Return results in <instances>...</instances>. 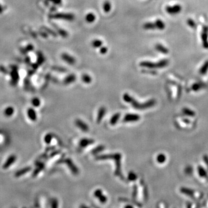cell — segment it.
Returning <instances> with one entry per match:
<instances>
[{"label": "cell", "mask_w": 208, "mask_h": 208, "mask_svg": "<svg viewBox=\"0 0 208 208\" xmlns=\"http://www.w3.org/2000/svg\"><path fill=\"white\" fill-rule=\"evenodd\" d=\"M123 99L125 102L130 103L134 108L137 109H146L147 108H150L153 107L156 103V101L153 99H150L143 103H138L135 99H133L131 95H129L127 93H125L123 95Z\"/></svg>", "instance_id": "1"}, {"label": "cell", "mask_w": 208, "mask_h": 208, "mask_svg": "<svg viewBox=\"0 0 208 208\" xmlns=\"http://www.w3.org/2000/svg\"><path fill=\"white\" fill-rule=\"evenodd\" d=\"M174 121L176 127L181 129H191L195 126V122L193 121L192 118L184 116L176 117Z\"/></svg>", "instance_id": "2"}, {"label": "cell", "mask_w": 208, "mask_h": 208, "mask_svg": "<svg viewBox=\"0 0 208 208\" xmlns=\"http://www.w3.org/2000/svg\"><path fill=\"white\" fill-rule=\"evenodd\" d=\"M114 159L115 161V164L116 165V169L115 170V174L118 176L120 178L124 179L122 176V174L121 171V155L119 153L112 154H105V155H101L96 157V159L98 160H103V159Z\"/></svg>", "instance_id": "3"}, {"label": "cell", "mask_w": 208, "mask_h": 208, "mask_svg": "<svg viewBox=\"0 0 208 208\" xmlns=\"http://www.w3.org/2000/svg\"><path fill=\"white\" fill-rule=\"evenodd\" d=\"M179 190L182 194L188 197H190L195 200H200L203 197V192L200 191L195 190L185 187H181Z\"/></svg>", "instance_id": "4"}, {"label": "cell", "mask_w": 208, "mask_h": 208, "mask_svg": "<svg viewBox=\"0 0 208 208\" xmlns=\"http://www.w3.org/2000/svg\"><path fill=\"white\" fill-rule=\"evenodd\" d=\"M169 97L172 101H177L180 96L181 90L180 87L175 84L171 83L169 87Z\"/></svg>", "instance_id": "5"}, {"label": "cell", "mask_w": 208, "mask_h": 208, "mask_svg": "<svg viewBox=\"0 0 208 208\" xmlns=\"http://www.w3.org/2000/svg\"><path fill=\"white\" fill-rule=\"evenodd\" d=\"M167 61L161 60L157 63L152 62L150 61H142L140 63V66L142 67H146L148 68H162L167 65Z\"/></svg>", "instance_id": "6"}, {"label": "cell", "mask_w": 208, "mask_h": 208, "mask_svg": "<svg viewBox=\"0 0 208 208\" xmlns=\"http://www.w3.org/2000/svg\"><path fill=\"white\" fill-rule=\"evenodd\" d=\"M196 172L198 176L203 183H206L208 181V172L204 168V166L198 165L196 168Z\"/></svg>", "instance_id": "7"}, {"label": "cell", "mask_w": 208, "mask_h": 208, "mask_svg": "<svg viewBox=\"0 0 208 208\" xmlns=\"http://www.w3.org/2000/svg\"><path fill=\"white\" fill-rule=\"evenodd\" d=\"M166 12L170 15H175L181 10V5L179 4H174V5H168L165 7Z\"/></svg>", "instance_id": "8"}, {"label": "cell", "mask_w": 208, "mask_h": 208, "mask_svg": "<svg viewBox=\"0 0 208 208\" xmlns=\"http://www.w3.org/2000/svg\"><path fill=\"white\" fill-rule=\"evenodd\" d=\"M52 17L56 19H62L68 21H72L75 18V16L72 13H56L52 16Z\"/></svg>", "instance_id": "9"}, {"label": "cell", "mask_w": 208, "mask_h": 208, "mask_svg": "<svg viewBox=\"0 0 208 208\" xmlns=\"http://www.w3.org/2000/svg\"><path fill=\"white\" fill-rule=\"evenodd\" d=\"M140 116L136 114H127L125 116L123 121L125 122H135L140 119Z\"/></svg>", "instance_id": "10"}, {"label": "cell", "mask_w": 208, "mask_h": 208, "mask_svg": "<svg viewBox=\"0 0 208 208\" xmlns=\"http://www.w3.org/2000/svg\"><path fill=\"white\" fill-rule=\"evenodd\" d=\"M181 112H182L183 116L188 117L194 118L196 116L195 112L187 107H183L181 110Z\"/></svg>", "instance_id": "11"}, {"label": "cell", "mask_w": 208, "mask_h": 208, "mask_svg": "<svg viewBox=\"0 0 208 208\" xmlns=\"http://www.w3.org/2000/svg\"><path fill=\"white\" fill-rule=\"evenodd\" d=\"M61 58L66 63L73 65L76 62V60L74 57L67 53H62L61 54Z\"/></svg>", "instance_id": "12"}, {"label": "cell", "mask_w": 208, "mask_h": 208, "mask_svg": "<svg viewBox=\"0 0 208 208\" xmlns=\"http://www.w3.org/2000/svg\"><path fill=\"white\" fill-rule=\"evenodd\" d=\"M16 160V156L15 155H10L8 159H6V161H5V162L3 164V166H2V168L3 169H8V168L10 167V166L13 164L15 161Z\"/></svg>", "instance_id": "13"}, {"label": "cell", "mask_w": 208, "mask_h": 208, "mask_svg": "<svg viewBox=\"0 0 208 208\" xmlns=\"http://www.w3.org/2000/svg\"><path fill=\"white\" fill-rule=\"evenodd\" d=\"M204 88V84L199 83H194L190 87H188V91L190 92H198Z\"/></svg>", "instance_id": "14"}, {"label": "cell", "mask_w": 208, "mask_h": 208, "mask_svg": "<svg viewBox=\"0 0 208 208\" xmlns=\"http://www.w3.org/2000/svg\"><path fill=\"white\" fill-rule=\"evenodd\" d=\"M75 124L77 127H79L81 131L84 132H87L88 131V126L83 121L80 119H77L75 121Z\"/></svg>", "instance_id": "15"}, {"label": "cell", "mask_w": 208, "mask_h": 208, "mask_svg": "<svg viewBox=\"0 0 208 208\" xmlns=\"http://www.w3.org/2000/svg\"><path fill=\"white\" fill-rule=\"evenodd\" d=\"M94 196L95 197L98 198V199L99 200V201L102 203H105L107 200V198L103 195L102 191L99 189L96 190L94 192Z\"/></svg>", "instance_id": "16"}, {"label": "cell", "mask_w": 208, "mask_h": 208, "mask_svg": "<svg viewBox=\"0 0 208 208\" xmlns=\"http://www.w3.org/2000/svg\"><path fill=\"white\" fill-rule=\"evenodd\" d=\"M94 142V140L92 139H86V138H84L83 139H81L79 143V146L80 148H84L90 144H93V143Z\"/></svg>", "instance_id": "17"}, {"label": "cell", "mask_w": 208, "mask_h": 208, "mask_svg": "<svg viewBox=\"0 0 208 208\" xmlns=\"http://www.w3.org/2000/svg\"><path fill=\"white\" fill-rule=\"evenodd\" d=\"M27 115L29 118L33 121H36V114L35 110L32 108H29L27 110Z\"/></svg>", "instance_id": "18"}, {"label": "cell", "mask_w": 208, "mask_h": 208, "mask_svg": "<svg viewBox=\"0 0 208 208\" xmlns=\"http://www.w3.org/2000/svg\"><path fill=\"white\" fill-rule=\"evenodd\" d=\"M31 168L29 167V166L22 168V169L17 170V171L15 173L14 175H15V176L17 177H20V176H21V175H23V174H25V173L29 172V171L31 170Z\"/></svg>", "instance_id": "19"}, {"label": "cell", "mask_w": 208, "mask_h": 208, "mask_svg": "<svg viewBox=\"0 0 208 208\" xmlns=\"http://www.w3.org/2000/svg\"><path fill=\"white\" fill-rule=\"evenodd\" d=\"M105 113H106V109L105 107H102L99 109L98 113L97 118H96V122L98 123H99L101 122V121L102 119V118L103 117Z\"/></svg>", "instance_id": "20"}, {"label": "cell", "mask_w": 208, "mask_h": 208, "mask_svg": "<svg viewBox=\"0 0 208 208\" xmlns=\"http://www.w3.org/2000/svg\"><path fill=\"white\" fill-rule=\"evenodd\" d=\"M95 19H96L95 15L93 13H91V12L87 13L85 17L86 21L88 23H93L95 20Z\"/></svg>", "instance_id": "21"}, {"label": "cell", "mask_w": 208, "mask_h": 208, "mask_svg": "<svg viewBox=\"0 0 208 208\" xmlns=\"http://www.w3.org/2000/svg\"><path fill=\"white\" fill-rule=\"evenodd\" d=\"M155 49L156 50H157L158 51H159L161 53L166 54L168 53V50L167 49V48L165 47L163 45H162L161 44H157L155 46Z\"/></svg>", "instance_id": "22"}, {"label": "cell", "mask_w": 208, "mask_h": 208, "mask_svg": "<svg viewBox=\"0 0 208 208\" xmlns=\"http://www.w3.org/2000/svg\"><path fill=\"white\" fill-rule=\"evenodd\" d=\"M143 27L144 29H146V30H152V29H156L155 23H152V22H147V23H144L143 25Z\"/></svg>", "instance_id": "23"}, {"label": "cell", "mask_w": 208, "mask_h": 208, "mask_svg": "<svg viewBox=\"0 0 208 208\" xmlns=\"http://www.w3.org/2000/svg\"><path fill=\"white\" fill-rule=\"evenodd\" d=\"M76 80V76L73 74H71L68 75L65 79H64V83L65 84H70L71 83L75 81Z\"/></svg>", "instance_id": "24"}, {"label": "cell", "mask_w": 208, "mask_h": 208, "mask_svg": "<svg viewBox=\"0 0 208 208\" xmlns=\"http://www.w3.org/2000/svg\"><path fill=\"white\" fill-rule=\"evenodd\" d=\"M155 25L157 29H158L159 30H162L165 28V25L164 24V23L163 22L162 20H160V19H157L155 22Z\"/></svg>", "instance_id": "25"}, {"label": "cell", "mask_w": 208, "mask_h": 208, "mask_svg": "<svg viewBox=\"0 0 208 208\" xmlns=\"http://www.w3.org/2000/svg\"><path fill=\"white\" fill-rule=\"evenodd\" d=\"M156 160L159 164H164L166 161V157L164 154H159L156 157Z\"/></svg>", "instance_id": "26"}, {"label": "cell", "mask_w": 208, "mask_h": 208, "mask_svg": "<svg viewBox=\"0 0 208 208\" xmlns=\"http://www.w3.org/2000/svg\"><path fill=\"white\" fill-rule=\"evenodd\" d=\"M112 9V5L108 1H106L103 3V9L105 13H108Z\"/></svg>", "instance_id": "27"}, {"label": "cell", "mask_w": 208, "mask_h": 208, "mask_svg": "<svg viewBox=\"0 0 208 208\" xmlns=\"http://www.w3.org/2000/svg\"><path fill=\"white\" fill-rule=\"evenodd\" d=\"M103 42L100 39H94L91 42V45L94 48H100L101 46H102Z\"/></svg>", "instance_id": "28"}, {"label": "cell", "mask_w": 208, "mask_h": 208, "mask_svg": "<svg viewBox=\"0 0 208 208\" xmlns=\"http://www.w3.org/2000/svg\"><path fill=\"white\" fill-rule=\"evenodd\" d=\"M14 113V108L12 106H9L4 110V114L6 117H10Z\"/></svg>", "instance_id": "29"}, {"label": "cell", "mask_w": 208, "mask_h": 208, "mask_svg": "<svg viewBox=\"0 0 208 208\" xmlns=\"http://www.w3.org/2000/svg\"><path fill=\"white\" fill-rule=\"evenodd\" d=\"M120 117V113H116L115 114H114L113 116V117L110 118V123L112 125H114L115 124H116L119 119Z\"/></svg>", "instance_id": "30"}, {"label": "cell", "mask_w": 208, "mask_h": 208, "mask_svg": "<svg viewBox=\"0 0 208 208\" xmlns=\"http://www.w3.org/2000/svg\"><path fill=\"white\" fill-rule=\"evenodd\" d=\"M81 80L83 82L87 83V84H88L90 83H91L92 79H91V77H90V75H87V74H84L82 75L81 76Z\"/></svg>", "instance_id": "31"}, {"label": "cell", "mask_w": 208, "mask_h": 208, "mask_svg": "<svg viewBox=\"0 0 208 208\" xmlns=\"http://www.w3.org/2000/svg\"><path fill=\"white\" fill-rule=\"evenodd\" d=\"M202 161L204 164V168L208 172V155H204L202 157Z\"/></svg>", "instance_id": "32"}, {"label": "cell", "mask_w": 208, "mask_h": 208, "mask_svg": "<svg viewBox=\"0 0 208 208\" xmlns=\"http://www.w3.org/2000/svg\"><path fill=\"white\" fill-rule=\"evenodd\" d=\"M43 168H44V165L42 164H40V165H39V166H38L37 168H36V169L35 170V171L34 172V173H33V176H35L36 174H38L39 173V172L43 169Z\"/></svg>", "instance_id": "33"}, {"label": "cell", "mask_w": 208, "mask_h": 208, "mask_svg": "<svg viewBox=\"0 0 208 208\" xmlns=\"http://www.w3.org/2000/svg\"><path fill=\"white\" fill-rule=\"evenodd\" d=\"M32 105L35 106V107H38L40 104V101L39 100V98H34L32 100Z\"/></svg>", "instance_id": "34"}, {"label": "cell", "mask_w": 208, "mask_h": 208, "mask_svg": "<svg viewBox=\"0 0 208 208\" xmlns=\"http://www.w3.org/2000/svg\"><path fill=\"white\" fill-rule=\"evenodd\" d=\"M207 69H208V62H206L201 67L200 70V73L202 75H203V73H205L207 71Z\"/></svg>", "instance_id": "35"}, {"label": "cell", "mask_w": 208, "mask_h": 208, "mask_svg": "<svg viewBox=\"0 0 208 208\" xmlns=\"http://www.w3.org/2000/svg\"><path fill=\"white\" fill-rule=\"evenodd\" d=\"M57 30H58V33L60 34V35L64 37V38H66V37L68 35V32H67L66 31L64 30V29H61V28H60V29L57 28Z\"/></svg>", "instance_id": "36"}, {"label": "cell", "mask_w": 208, "mask_h": 208, "mask_svg": "<svg viewBox=\"0 0 208 208\" xmlns=\"http://www.w3.org/2000/svg\"><path fill=\"white\" fill-rule=\"evenodd\" d=\"M51 139H52V136L50 133L47 134L44 138V140L47 144H49L51 141Z\"/></svg>", "instance_id": "37"}, {"label": "cell", "mask_w": 208, "mask_h": 208, "mask_svg": "<svg viewBox=\"0 0 208 208\" xmlns=\"http://www.w3.org/2000/svg\"><path fill=\"white\" fill-rule=\"evenodd\" d=\"M137 178V176L135 174V173H134L133 172H130L128 174V179L131 180V181H133V180H135Z\"/></svg>", "instance_id": "38"}, {"label": "cell", "mask_w": 208, "mask_h": 208, "mask_svg": "<svg viewBox=\"0 0 208 208\" xmlns=\"http://www.w3.org/2000/svg\"><path fill=\"white\" fill-rule=\"evenodd\" d=\"M107 47L105 46H101L99 49V52L102 54H105L107 52Z\"/></svg>", "instance_id": "39"}, {"label": "cell", "mask_w": 208, "mask_h": 208, "mask_svg": "<svg viewBox=\"0 0 208 208\" xmlns=\"http://www.w3.org/2000/svg\"><path fill=\"white\" fill-rule=\"evenodd\" d=\"M103 149H104V147L102 146H100L96 147L95 149H94V150H93V153H94V154H96V153H97L98 152L103 150Z\"/></svg>", "instance_id": "40"}, {"label": "cell", "mask_w": 208, "mask_h": 208, "mask_svg": "<svg viewBox=\"0 0 208 208\" xmlns=\"http://www.w3.org/2000/svg\"><path fill=\"white\" fill-rule=\"evenodd\" d=\"M50 1H51L53 3H54L55 5H60L62 3V0H49Z\"/></svg>", "instance_id": "41"}]
</instances>
